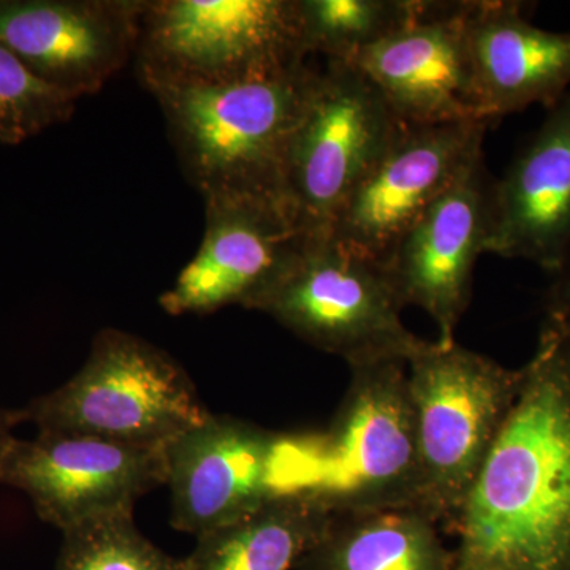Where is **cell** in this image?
<instances>
[{"mask_svg": "<svg viewBox=\"0 0 570 570\" xmlns=\"http://www.w3.org/2000/svg\"><path fill=\"white\" fill-rule=\"evenodd\" d=\"M453 535V570H570V335L538 347Z\"/></svg>", "mask_w": 570, "mask_h": 570, "instance_id": "obj_1", "label": "cell"}, {"mask_svg": "<svg viewBox=\"0 0 570 570\" xmlns=\"http://www.w3.org/2000/svg\"><path fill=\"white\" fill-rule=\"evenodd\" d=\"M317 73L303 62L224 85L149 89L184 174L204 200L284 198L285 154Z\"/></svg>", "mask_w": 570, "mask_h": 570, "instance_id": "obj_2", "label": "cell"}, {"mask_svg": "<svg viewBox=\"0 0 570 570\" xmlns=\"http://www.w3.org/2000/svg\"><path fill=\"white\" fill-rule=\"evenodd\" d=\"M406 366L419 449L417 509L453 535L519 396L523 370L499 365L456 341H426Z\"/></svg>", "mask_w": 570, "mask_h": 570, "instance_id": "obj_3", "label": "cell"}, {"mask_svg": "<svg viewBox=\"0 0 570 570\" xmlns=\"http://www.w3.org/2000/svg\"><path fill=\"white\" fill-rule=\"evenodd\" d=\"M175 530L200 538L288 494L322 493V431L277 433L209 414L165 448Z\"/></svg>", "mask_w": 570, "mask_h": 570, "instance_id": "obj_4", "label": "cell"}, {"mask_svg": "<svg viewBox=\"0 0 570 570\" xmlns=\"http://www.w3.org/2000/svg\"><path fill=\"white\" fill-rule=\"evenodd\" d=\"M20 414L22 423H33L39 433L165 449L212 412L168 352L132 333L105 328L94 337L81 370Z\"/></svg>", "mask_w": 570, "mask_h": 570, "instance_id": "obj_5", "label": "cell"}, {"mask_svg": "<svg viewBox=\"0 0 570 570\" xmlns=\"http://www.w3.org/2000/svg\"><path fill=\"white\" fill-rule=\"evenodd\" d=\"M384 264L355 253L330 232L307 234L255 311L348 367L407 363L426 341L409 332Z\"/></svg>", "mask_w": 570, "mask_h": 570, "instance_id": "obj_6", "label": "cell"}, {"mask_svg": "<svg viewBox=\"0 0 570 570\" xmlns=\"http://www.w3.org/2000/svg\"><path fill=\"white\" fill-rule=\"evenodd\" d=\"M306 58L295 0H145L135 50L148 89L224 85Z\"/></svg>", "mask_w": 570, "mask_h": 570, "instance_id": "obj_7", "label": "cell"}, {"mask_svg": "<svg viewBox=\"0 0 570 570\" xmlns=\"http://www.w3.org/2000/svg\"><path fill=\"white\" fill-rule=\"evenodd\" d=\"M397 126L387 104L351 63L318 70L284 163V198L307 234L328 232Z\"/></svg>", "mask_w": 570, "mask_h": 570, "instance_id": "obj_8", "label": "cell"}, {"mask_svg": "<svg viewBox=\"0 0 570 570\" xmlns=\"http://www.w3.org/2000/svg\"><path fill=\"white\" fill-rule=\"evenodd\" d=\"M332 510L417 509L420 463L403 360L351 366V382L322 431Z\"/></svg>", "mask_w": 570, "mask_h": 570, "instance_id": "obj_9", "label": "cell"}, {"mask_svg": "<svg viewBox=\"0 0 570 570\" xmlns=\"http://www.w3.org/2000/svg\"><path fill=\"white\" fill-rule=\"evenodd\" d=\"M165 449L80 434L17 439L0 469V485L22 491L39 519L61 532L104 517L134 513L138 499L165 485Z\"/></svg>", "mask_w": 570, "mask_h": 570, "instance_id": "obj_10", "label": "cell"}, {"mask_svg": "<svg viewBox=\"0 0 570 570\" xmlns=\"http://www.w3.org/2000/svg\"><path fill=\"white\" fill-rule=\"evenodd\" d=\"M490 122L397 126L387 149L343 206L330 234L384 264L422 214L483 154Z\"/></svg>", "mask_w": 570, "mask_h": 570, "instance_id": "obj_11", "label": "cell"}, {"mask_svg": "<svg viewBox=\"0 0 570 570\" xmlns=\"http://www.w3.org/2000/svg\"><path fill=\"white\" fill-rule=\"evenodd\" d=\"M205 209L204 242L160 306L170 316H206L227 306L255 311L307 232L284 198L214 197Z\"/></svg>", "mask_w": 570, "mask_h": 570, "instance_id": "obj_12", "label": "cell"}, {"mask_svg": "<svg viewBox=\"0 0 570 570\" xmlns=\"http://www.w3.org/2000/svg\"><path fill=\"white\" fill-rule=\"evenodd\" d=\"M466 13L468 2L419 0L404 24L351 62L377 89L396 122L485 121L472 77Z\"/></svg>", "mask_w": 570, "mask_h": 570, "instance_id": "obj_13", "label": "cell"}, {"mask_svg": "<svg viewBox=\"0 0 570 570\" xmlns=\"http://www.w3.org/2000/svg\"><path fill=\"white\" fill-rule=\"evenodd\" d=\"M491 186L493 179L480 154L384 262L403 306L425 311L436 324L442 344L456 341V326L471 303L475 262L487 253Z\"/></svg>", "mask_w": 570, "mask_h": 570, "instance_id": "obj_14", "label": "cell"}, {"mask_svg": "<svg viewBox=\"0 0 570 570\" xmlns=\"http://www.w3.org/2000/svg\"><path fill=\"white\" fill-rule=\"evenodd\" d=\"M142 7L145 0H0V45L78 100L135 58Z\"/></svg>", "mask_w": 570, "mask_h": 570, "instance_id": "obj_15", "label": "cell"}, {"mask_svg": "<svg viewBox=\"0 0 570 570\" xmlns=\"http://www.w3.org/2000/svg\"><path fill=\"white\" fill-rule=\"evenodd\" d=\"M570 249V91L491 186L487 253L551 273Z\"/></svg>", "mask_w": 570, "mask_h": 570, "instance_id": "obj_16", "label": "cell"}, {"mask_svg": "<svg viewBox=\"0 0 570 570\" xmlns=\"http://www.w3.org/2000/svg\"><path fill=\"white\" fill-rule=\"evenodd\" d=\"M466 32L480 115L490 124L554 107L570 91V31L540 29L512 0L468 2Z\"/></svg>", "mask_w": 570, "mask_h": 570, "instance_id": "obj_17", "label": "cell"}, {"mask_svg": "<svg viewBox=\"0 0 570 570\" xmlns=\"http://www.w3.org/2000/svg\"><path fill=\"white\" fill-rule=\"evenodd\" d=\"M444 534L415 508L337 510L294 570H453Z\"/></svg>", "mask_w": 570, "mask_h": 570, "instance_id": "obj_18", "label": "cell"}, {"mask_svg": "<svg viewBox=\"0 0 570 570\" xmlns=\"http://www.w3.org/2000/svg\"><path fill=\"white\" fill-rule=\"evenodd\" d=\"M332 510L314 494H288L197 538L187 570H294Z\"/></svg>", "mask_w": 570, "mask_h": 570, "instance_id": "obj_19", "label": "cell"}, {"mask_svg": "<svg viewBox=\"0 0 570 570\" xmlns=\"http://www.w3.org/2000/svg\"><path fill=\"white\" fill-rule=\"evenodd\" d=\"M419 0H295L307 56L351 63L365 48L404 24Z\"/></svg>", "mask_w": 570, "mask_h": 570, "instance_id": "obj_20", "label": "cell"}, {"mask_svg": "<svg viewBox=\"0 0 570 570\" xmlns=\"http://www.w3.org/2000/svg\"><path fill=\"white\" fill-rule=\"evenodd\" d=\"M58 570L187 569L141 534L134 513H118L62 532Z\"/></svg>", "mask_w": 570, "mask_h": 570, "instance_id": "obj_21", "label": "cell"}, {"mask_svg": "<svg viewBox=\"0 0 570 570\" xmlns=\"http://www.w3.org/2000/svg\"><path fill=\"white\" fill-rule=\"evenodd\" d=\"M77 100L41 80L28 66L0 45V142L21 145L66 122Z\"/></svg>", "mask_w": 570, "mask_h": 570, "instance_id": "obj_22", "label": "cell"}, {"mask_svg": "<svg viewBox=\"0 0 570 570\" xmlns=\"http://www.w3.org/2000/svg\"><path fill=\"white\" fill-rule=\"evenodd\" d=\"M570 335V249L557 272L551 273V284L546 294V318Z\"/></svg>", "mask_w": 570, "mask_h": 570, "instance_id": "obj_23", "label": "cell"}, {"mask_svg": "<svg viewBox=\"0 0 570 570\" xmlns=\"http://www.w3.org/2000/svg\"><path fill=\"white\" fill-rule=\"evenodd\" d=\"M22 423L20 409H2L0 407V469H2L3 461L9 455L10 449L17 442V436L13 434L14 428Z\"/></svg>", "mask_w": 570, "mask_h": 570, "instance_id": "obj_24", "label": "cell"}]
</instances>
